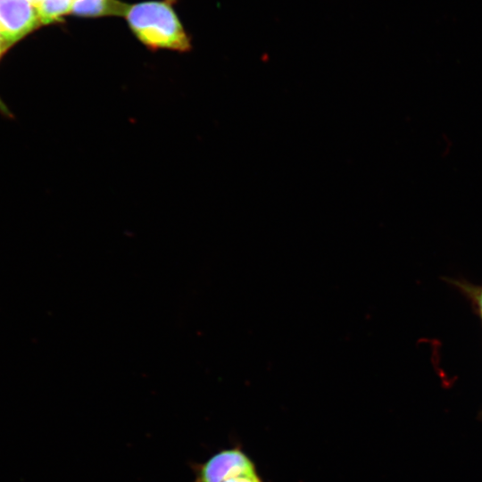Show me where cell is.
I'll use <instances>...</instances> for the list:
<instances>
[{
    "label": "cell",
    "mask_w": 482,
    "mask_h": 482,
    "mask_svg": "<svg viewBox=\"0 0 482 482\" xmlns=\"http://www.w3.org/2000/svg\"><path fill=\"white\" fill-rule=\"evenodd\" d=\"M174 0L129 4L124 18L137 38L151 50L187 52L191 40L173 8Z\"/></svg>",
    "instance_id": "6da1fadb"
},
{
    "label": "cell",
    "mask_w": 482,
    "mask_h": 482,
    "mask_svg": "<svg viewBox=\"0 0 482 482\" xmlns=\"http://www.w3.org/2000/svg\"><path fill=\"white\" fill-rule=\"evenodd\" d=\"M193 482H264L253 459L239 445L193 463Z\"/></svg>",
    "instance_id": "7a4b0ae2"
},
{
    "label": "cell",
    "mask_w": 482,
    "mask_h": 482,
    "mask_svg": "<svg viewBox=\"0 0 482 482\" xmlns=\"http://www.w3.org/2000/svg\"><path fill=\"white\" fill-rule=\"evenodd\" d=\"M40 25L29 0H0V34L7 49Z\"/></svg>",
    "instance_id": "3957f363"
},
{
    "label": "cell",
    "mask_w": 482,
    "mask_h": 482,
    "mask_svg": "<svg viewBox=\"0 0 482 482\" xmlns=\"http://www.w3.org/2000/svg\"><path fill=\"white\" fill-rule=\"evenodd\" d=\"M129 5L120 0H75L70 13L83 18L124 17Z\"/></svg>",
    "instance_id": "277c9868"
},
{
    "label": "cell",
    "mask_w": 482,
    "mask_h": 482,
    "mask_svg": "<svg viewBox=\"0 0 482 482\" xmlns=\"http://www.w3.org/2000/svg\"><path fill=\"white\" fill-rule=\"evenodd\" d=\"M36 7L41 24L47 25L60 21L71 12L75 0H29Z\"/></svg>",
    "instance_id": "5b68a950"
},
{
    "label": "cell",
    "mask_w": 482,
    "mask_h": 482,
    "mask_svg": "<svg viewBox=\"0 0 482 482\" xmlns=\"http://www.w3.org/2000/svg\"><path fill=\"white\" fill-rule=\"evenodd\" d=\"M476 299H477V302H478V304L479 306V310H480V312H481V315H482V289H480L477 293Z\"/></svg>",
    "instance_id": "8992f818"
},
{
    "label": "cell",
    "mask_w": 482,
    "mask_h": 482,
    "mask_svg": "<svg viewBox=\"0 0 482 482\" xmlns=\"http://www.w3.org/2000/svg\"><path fill=\"white\" fill-rule=\"evenodd\" d=\"M7 50V47L1 37V34H0V59L1 57L3 56V54H4V52Z\"/></svg>",
    "instance_id": "52a82bcc"
},
{
    "label": "cell",
    "mask_w": 482,
    "mask_h": 482,
    "mask_svg": "<svg viewBox=\"0 0 482 482\" xmlns=\"http://www.w3.org/2000/svg\"><path fill=\"white\" fill-rule=\"evenodd\" d=\"M0 111L4 113V114H9V111L8 109L6 108L5 104H4V102L1 100L0 98Z\"/></svg>",
    "instance_id": "ba28073f"
}]
</instances>
